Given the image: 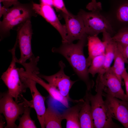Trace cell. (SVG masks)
Masks as SVG:
<instances>
[{
    "mask_svg": "<svg viewBox=\"0 0 128 128\" xmlns=\"http://www.w3.org/2000/svg\"><path fill=\"white\" fill-rule=\"evenodd\" d=\"M40 4L53 6V0H39Z\"/></svg>",
    "mask_w": 128,
    "mask_h": 128,
    "instance_id": "obj_31",
    "label": "cell"
},
{
    "mask_svg": "<svg viewBox=\"0 0 128 128\" xmlns=\"http://www.w3.org/2000/svg\"><path fill=\"white\" fill-rule=\"evenodd\" d=\"M59 70L56 73L50 76L38 74L40 78L45 79L51 86L53 87L69 101L78 103L79 100H74L71 99L69 96L70 90L73 84L77 81H73L70 77L65 73L64 70L66 67L65 64L62 61L59 63Z\"/></svg>",
    "mask_w": 128,
    "mask_h": 128,
    "instance_id": "obj_9",
    "label": "cell"
},
{
    "mask_svg": "<svg viewBox=\"0 0 128 128\" xmlns=\"http://www.w3.org/2000/svg\"><path fill=\"white\" fill-rule=\"evenodd\" d=\"M18 69L22 81L27 87L29 89L31 92L32 100L30 101V107L35 110L41 128H45L44 117L46 110L45 98L37 89L36 87L37 83L26 74L24 69L18 68Z\"/></svg>",
    "mask_w": 128,
    "mask_h": 128,
    "instance_id": "obj_8",
    "label": "cell"
},
{
    "mask_svg": "<svg viewBox=\"0 0 128 128\" xmlns=\"http://www.w3.org/2000/svg\"><path fill=\"white\" fill-rule=\"evenodd\" d=\"M103 95L112 118L118 120L125 128H128V101L119 100L105 93H103Z\"/></svg>",
    "mask_w": 128,
    "mask_h": 128,
    "instance_id": "obj_11",
    "label": "cell"
},
{
    "mask_svg": "<svg viewBox=\"0 0 128 128\" xmlns=\"http://www.w3.org/2000/svg\"><path fill=\"white\" fill-rule=\"evenodd\" d=\"M114 41L120 44L128 45V27L118 30L112 37Z\"/></svg>",
    "mask_w": 128,
    "mask_h": 128,
    "instance_id": "obj_25",
    "label": "cell"
},
{
    "mask_svg": "<svg viewBox=\"0 0 128 128\" xmlns=\"http://www.w3.org/2000/svg\"><path fill=\"white\" fill-rule=\"evenodd\" d=\"M86 8L90 11H101L102 10L101 4L100 2H97L96 0H91L87 5Z\"/></svg>",
    "mask_w": 128,
    "mask_h": 128,
    "instance_id": "obj_27",
    "label": "cell"
},
{
    "mask_svg": "<svg viewBox=\"0 0 128 128\" xmlns=\"http://www.w3.org/2000/svg\"><path fill=\"white\" fill-rule=\"evenodd\" d=\"M37 15L34 10L14 19L3 26L0 27V40H1L10 35V31L14 27L18 26L28 20H31L32 17H36Z\"/></svg>",
    "mask_w": 128,
    "mask_h": 128,
    "instance_id": "obj_21",
    "label": "cell"
},
{
    "mask_svg": "<svg viewBox=\"0 0 128 128\" xmlns=\"http://www.w3.org/2000/svg\"><path fill=\"white\" fill-rule=\"evenodd\" d=\"M33 8L37 14L42 16L59 32L62 43L66 42L67 32L65 25L60 22L52 7L47 5L36 3L33 2Z\"/></svg>",
    "mask_w": 128,
    "mask_h": 128,
    "instance_id": "obj_12",
    "label": "cell"
},
{
    "mask_svg": "<svg viewBox=\"0 0 128 128\" xmlns=\"http://www.w3.org/2000/svg\"><path fill=\"white\" fill-rule=\"evenodd\" d=\"M83 99L84 102L79 114L81 128H94L91 106L87 90Z\"/></svg>",
    "mask_w": 128,
    "mask_h": 128,
    "instance_id": "obj_19",
    "label": "cell"
},
{
    "mask_svg": "<svg viewBox=\"0 0 128 128\" xmlns=\"http://www.w3.org/2000/svg\"><path fill=\"white\" fill-rule=\"evenodd\" d=\"M17 40L20 52V58L17 63L21 64L31 60L34 56L32 51L31 40L33 34L31 20L21 23L17 29Z\"/></svg>",
    "mask_w": 128,
    "mask_h": 128,
    "instance_id": "obj_6",
    "label": "cell"
},
{
    "mask_svg": "<svg viewBox=\"0 0 128 128\" xmlns=\"http://www.w3.org/2000/svg\"><path fill=\"white\" fill-rule=\"evenodd\" d=\"M117 43L118 47L123 56L125 63L128 64V45Z\"/></svg>",
    "mask_w": 128,
    "mask_h": 128,
    "instance_id": "obj_28",
    "label": "cell"
},
{
    "mask_svg": "<svg viewBox=\"0 0 128 128\" xmlns=\"http://www.w3.org/2000/svg\"><path fill=\"white\" fill-rule=\"evenodd\" d=\"M84 101L83 98L80 99L76 105L64 111L62 114L63 119L66 121V128H81L79 114Z\"/></svg>",
    "mask_w": 128,
    "mask_h": 128,
    "instance_id": "obj_17",
    "label": "cell"
},
{
    "mask_svg": "<svg viewBox=\"0 0 128 128\" xmlns=\"http://www.w3.org/2000/svg\"><path fill=\"white\" fill-rule=\"evenodd\" d=\"M31 107L26 105L23 114L18 119L19 124L18 128H36L35 121L31 118L30 115Z\"/></svg>",
    "mask_w": 128,
    "mask_h": 128,
    "instance_id": "obj_23",
    "label": "cell"
},
{
    "mask_svg": "<svg viewBox=\"0 0 128 128\" xmlns=\"http://www.w3.org/2000/svg\"><path fill=\"white\" fill-rule=\"evenodd\" d=\"M13 98L8 91L1 95L0 112L3 114L6 120L5 128H17L15 122L24 111L26 105L24 101L18 103Z\"/></svg>",
    "mask_w": 128,
    "mask_h": 128,
    "instance_id": "obj_7",
    "label": "cell"
},
{
    "mask_svg": "<svg viewBox=\"0 0 128 128\" xmlns=\"http://www.w3.org/2000/svg\"><path fill=\"white\" fill-rule=\"evenodd\" d=\"M114 60V64L113 66L111 67V69L122 83V75L126 69L125 63L123 56L118 47L117 43L115 47Z\"/></svg>",
    "mask_w": 128,
    "mask_h": 128,
    "instance_id": "obj_22",
    "label": "cell"
},
{
    "mask_svg": "<svg viewBox=\"0 0 128 128\" xmlns=\"http://www.w3.org/2000/svg\"><path fill=\"white\" fill-rule=\"evenodd\" d=\"M59 12L65 21L66 42L72 43L75 40H80L87 34L82 20L79 15H75L70 12L69 14Z\"/></svg>",
    "mask_w": 128,
    "mask_h": 128,
    "instance_id": "obj_10",
    "label": "cell"
},
{
    "mask_svg": "<svg viewBox=\"0 0 128 128\" xmlns=\"http://www.w3.org/2000/svg\"><path fill=\"white\" fill-rule=\"evenodd\" d=\"M33 1L28 3L23 4L18 1L9 8L6 14L3 16V19L0 21V27L14 20L27 13L33 11Z\"/></svg>",
    "mask_w": 128,
    "mask_h": 128,
    "instance_id": "obj_15",
    "label": "cell"
},
{
    "mask_svg": "<svg viewBox=\"0 0 128 128\" xmlns=\"http://www.w3.org/2000/svg\"><path fill=\"white\" fill-rule=\"evenodd\" d=\"M77 14L82 19L86 33L88 36H97L101 33L106 32L112 37L116 33L101 11L87 12L81 9Z\"/></svg>",
    "mask_w": 128,
    "mask_h": 128,
    "instance_id": "obj_4",
    "label": "cell"
},
{
    "mask_svg": "<svg viewBox=\"0 0 128 128\" xmlns=\"http://www.w3.org/2000/svg\"><path fill=\"white\" fill-rule=\"evenodd\" d=\"M62 114L55 109L49 105L44 117L45 128H61L63 120Z\"/></svg>",
    "mask_w": 128,
    "mask_h": 128,
    "instance_id": "obj_20",
    "label": "cell"
},
{
    "mask_svg": "<svg viewBox=\"0 0 128 128\" xmlns=\"http://www.w3.org/2000/svg\"><path fill=\"white\" fill-rule=\"evenodd\" d=\"M102 40L105 46V58L103 68L98 75H103L110 67L114 60L116 42L112 39V36L105 32L102 33Z\"/></svg>",
    "mask_w": 128,
    "mask_h": 128,
    "instance_id": "obj_16",
    "label": "cell"
},
{
    "mask_svg": "<svg viewBox=\"0 0 128 128\" xmlns=\"http://www.w3.org/2000/svg\"><path fill=\"white\" fill-rule=\"evenodd\" d=\"M87 43L88 56L86 59L89 67L94 58L105 53V47L104 42L97 36H88Z\"/></svg>",
    "mask_w": 128,
    "mask_h": 128,
    "instance_id": "obj_18",
    "label": "cell"
},
{
    "mask_svg": "<svg viewBox=\"0 0 128 128\" xmlns=\"http://www.w3.org/2000/svg\"><path fill=\"white\" fill-rule=\"evenodd\" d=\"M18 46L16 41L13 48L9 50L12 55V61L7 69L2 74L1 78L8 88V93L18 103V98L22 93L25 92L27 87L22 81L16 65L17 58L15 51Z\"/></svg>",
    "mask_w": 128,
    "mask_h": 128,
    "instance_id": "obj_3",
    "label": "cell"
},
{
    "mask_svg": "<svg viewBox=\"0 0 128 128\" xmlns=\"http://www.w3.org/2000/svg\"><path fill=\"white\" fill-rule=\"evenodd\" d=\"M100 76L104 86L103 91L105 93L121 100L128 101V97L122 88V83L111 67L103 75Z\"/></svg>",
    "mask_w": 128,
    "mask_h": 128,
    "instance_id": "obj_13",
    "label": "cell"
},
{
    "mask_svg": "<svg viewBox=\"0 0 128 128\" xmlns=\"http://www.w3.org/2000/svg\"><path fill=\"white\" fill-rule=\"evenodd\" d=\"M104 87L101 79L97 77L96 80V93L92 95L88 91L94 128H119L120 127L113 121L102 96Z\"/></svg>",
    "mask_w": 128,
    "mask_h": 128,
    "instance_id": "obj_2",
    "label": "cell"
},
{
    "mask_svg": "<svg viewBox=\"0 0 128 128\" xmlns=\"http://www.w3.org/2000/svg\"><path fill=\"white\" fill-rule=\"evenodd\" d=\"M9 8H7L4 6H2L1 3L0 5V18L7 13Z\"/></svg>",
    "mask_w": 128,
    "mask_h": 128,
    "instance_id": "obj_30",
    "label": "cell"
},
{
    "mask_svg": "<svg viewBox=\"0 0 128 128\" xmlns=\"http://www.w3.org/2000/svg\"><path fill=\"white\" fill-rule=\"evenodd\" d=\"M109 8L108 11L101 13L116 32L128 27V0H108Z\"/></svg>",
    "mask_w": 128,
    "mask_h": 128,
    "instance_id": "obj_5",
    "label": "cell"
},
{
    "mask_svg": "<svg viewBox=\"0 0 128 128\" xmlns=\"http://www.w3.org/2000/svg\"><path fill=\"white\" fill-rule=\"evenodd\" d=\"M19 0H0V3L2 2L3 6L7 8L13 5Z\"/></svg>",
    "mask_w": 128,
    "mask_h": 128,
    "instance_id": "obj_29",
    "label": "cell"
},
{
    "mask_svg": "<svg viewBox=\"0 0 128 128\" xmlns=\"http://www.w3.org/2000/svg\"><path fill=\"white\" fill-rule=\"evenodd\" d=\"M88 36L86 34L76 44L62 43L59 47L53 48L52 51L60 54L65 58L79 78L86 84L87 90L90 91L94 83L89 78V67L83 52Z\"/></svg>",
    "mask_w": 128,
    "mask_h": 128,
    "instance_id": "obj_1",
    "label": "cell"
},
{
    "mask_svg": "<svg viewBox=\"0 0 128 128\" xmlns=\"http://www.w3.org/2000/svg\"><path fill=\"white\" fill-rule=\"evenodd\" d=\"M53 6L57 11L69 14L70 12L66 8L63 0H53Z\"/></svg>",
    "mask_w": 128,
    "mask_h": 128,
    "instance_id": "obj_26",
    "label": "cell"
},
{
    "mask_svg": "<svg viewBox=\"0 0 128 128\" xmlns=\"http://www.w3.org/2000/svg\"><path fill=\"white\" fill-rule=\"evenodd\" d=\"M37 67L30 66L24 69L26 74L45 89L51 96L54 99L61 103L67 108L69 107L68 100L63 96L56 88L43 80L38 75L39 73Z\"/></svg>",
    "mask_w": 128,
    "mask_h": 128,
    "instance_id": "obj_14",
    "label": "cell"
},
{
    "mask_svg": "<svg viewBox=\"0 0 128 128\" xmlns=\"http://www.w3.org/2000/svg\"><path fill=\"white\" fill-rule=\"evenodd\" d=\"M105 58V53L96 56L92 59L88 69V72L93 77L96 73H99L104 65Z\"/></svg>",
    "mask_w": 128,
    "mask_h": 128,
    "instance_id": "obj_24",
    "label": "cell"
}]
</instances>
